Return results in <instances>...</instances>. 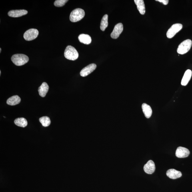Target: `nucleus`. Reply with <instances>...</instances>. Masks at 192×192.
Masks as SVG:
<instances>
[{"instance_id": "9d476101", "label": "nucleus", "mask_w": 192, "mask_h": 192, "mask_svg": "<svg viewBox=\"0 0 192 192\" xmlns=\"http://www.w3.org/2000/svg\"><path fill=\"white\" fill-rule=\"evenodd\" d=\"M144 171L148 174H152L155 172V164L152 160H149L144 165Z\"/></svg>"}, {"instance_id": "4be33fe9", "label": "nucleus", "mask_w": 192, "mask_h": 192, "mask_svg": "<svg viewBox=\"0 0 192 192\" xmlns=\"http://www.w3.org/2000/svg\"><path fill=\"white\" fill-rule=\"evenodd\" d=\"M69 1L67 0H56L55 2L54 5L56 7H62L65 4Z\"/></svg>"}, {"instance_id": "393cba45", "label": "nucleus", "mask_w": 192, "mask_h": 192, "mask_svg": "<svg viewBox=\"0 0 192 192\" xmlns=\"http://www.w3.org/2000/svg\"><path fill=\"white\" fill-rule=\"evenodd\" d=\"M1 71H0V75H1Z\"/></svg>"}, {"instance_id": "2eb2a0df", "label": "nucleus", "mask_w": 192, "mask_h": 192, "mask_svg": "<svg viewBox=\"0 0 192 192\" xmlns=\"http://www.w3.org/2000/svg\"><path fill=\"white\" fill-rule=\"evenodd\" d=\"M49 89V86L46 82L42 83L38 89V91L40 96L42 97H45Z\"/></svg>"}, {"instance_id": "aec40b11", "label": "nucleus", "mask_w": 192, "mask_h": 192, "mask_svg": "<svg viewBox=\"0 0 192 192\" xmlns=\"http://www.w3.org/2000/svg\"><path fill=\"white\" fill-rule=\"evenodd\" d=\"M108 16L107 14L104 15L101 19V29L102 31H104L108 25Z\"/></svg>"}, {"instance_id": "5701e85b", "label": "nucleus", "mask_w": 192, "mask_h": 192, "mask_svg": "<svg viewBox=\"0 0 192 192\" xmlns=\"http://www.w3.org/2000/svg\"><path fill=\"white\" fill-rule=\"evenodd\" d=\"M157 1L159 2L162 3L164 5H167L169 3L168 0H156Z\"/></svg>"}, {"instance_id": "a211bd4d", "label": "nucleus", "mask_w": 192, "mask_h": 192, "mask_svg": "<svg viewBox=\"0 0 192 192\" xmlns=\"http://www.w3.org/2000/svg\"><path fill=\"white\" fill-rule=\"evenodd\" d=\"M21 101V98L18 95H14L7 100V104L10 105H15L19 104Z\"/></svg>"}, {"instance_id": "ddd939ff", "label": "nucleus", "mask_w": 192, "mask_h": 192, "mask_svg": "<svg viewBox=\"0 0 192 192\" xmlns=\"http://www.w3.org/2000/svg\"><path fill=\"white\" fill-rule=\"evenodd\" d=\"M192 71L190 69H187L186 71L181 80V85L183 86H186L190 80L192 76Z\"/></svg>"}, {"instance_id": "4468645a", "label": "nucleus", "mask_w": 192, "mask_h": 192, "mask_svg": "<svg viewBox=\"0 0 192 192\" xmlns=\"http://www.w3.org/2000/svg\"><path fill=\"white\" fill-rule=\"evenodd\" d=\"M142 109L145 117L147 119L149 118L152 113V111L150 106L146 103H143L142 106Z\"/></svg>"}, {"instance_id": "f8f14e48", "label": "nucleus", "mask_w": 192, "mask_h": 192, "mask_svg": "<svg viewBox=\"0 0 192 192\" xmlns=\"http://www.w3.org/2000/svg\"><path fill=\"white\" fill-rule=\"evenodd\" d=\"M166 174L170 178L173 179L178 178L182 176V173L181 171L173 169L168 170Z\"/></svg>"}, {"instance_id": "f257e3e1", "label": "nucleus", "mask_w": 192, "mask_h": 192, "mask_svg": "<svg viewBox=\"0 0 192 192\" xmlns=\"http://www.w3.org/2000/svg\"><path fill=\"white\" fill-rule=\"evenodd\" d=\"M64 56L67 59L75 61L78 58L79 53L75 47L71 46H68L65 50Z\"/></svg>"}, {"instance_id": "7ed1b4c3", "label": "nucleus", "mask_w": 192, "mask_h": 192, "mask_svg": "<svg viewBox=\"0 0 192 192\" xmlns=\"http://www.w3.org/2000/svg\"><path fill=\"white\" fill-rule=\"evenodd\" d=\"M85 11L83 9H75L72 11L70 15V21L72 22H77L82 19L85 17Z\"/></svg>"}, {"instance_id": "423d86ee", "label": "nucleus", "mask_w": 192, "mask_h": 192, "mask_svg": "<svg viewBox=\"0 0 192 192\" xmlns=\"http://www.w3.org/2000/svg\"><path fill=\"white\" fill-rule=\"evenodd\" d=\"M39 34L38 30L31 29L26 31L24 34V38L26 40L30 41L37 38Z\"/></svg>"}, {"instance_id": "412c9836", "label": "nucleus", "mask_w": 192, "mask_h": 192, "mask_svg": "<svg viewBox=\"0 0 192 192\" xmlns=\"http://www.w3.org/2000/svg\"><path fill=\"white\" fill-rule=\"evenodd\" d=\"M39 121L42 125L45 127L49 126L51 124L50 119L47 117H43L40 118Z\"/></svg>"}, {"instance_id": "f03ea898", "label": "nucleus", "mask_w": 192, "mask_h": 192, "mask_svg": "<svg viewBox=\"0 0 192 192\" xmlns=\"http://www.w3.org/2000/svg\"><path fill=\"white\" fill-rule=\"evenodd\" d=\"M11 60L15 65L21 66L27 63L29 58L27 56L23 54H17L12 56Z\"/></svg>"}, {"instance_id": "0eeeda50", "label": "nucleus", "mask_w": 192, "mask_h": 192, "mask_svg": "<svg viewBox=\"0 0 192 192\" xmlns=\"http://www.w3.org/2000/svg\"><path fill=\"white\" fill-rule=\"evenodd\" d=\"M96 68L97 65L95 64H90L82 70L80 75L83 77H86L94 71Z\"/></svg>"}, {"instance_id": "1a4fd4ad", "label": "nucleus", "mask_w": 192, "mask_h": 192, "mask_svg": "<svg viewBox=\"0 0 192 192\" xmlns=\"http://www.w3.org/2000/svg\"><path fill=\"white\" fill-rule=\"evenodd\" d=\"M190 153L189 150L187 148L179 147L176 150L175 155L178 158H184L188 156Z\"/></svg>"}, {"instance_id": "f3484780", "label": "nucleus", "mask_w": 192, "mask_h": 192, "mask_svg": "<svg viewBox=\"0 0 192 192\" xmlns=\"http://www.w3.org/2000/svg\"><path fill=\"white\" fill-rule=\"evenodd\" d=\"M79 40L81 43L89 45L91 43V39L90 36L85 34H81L78 37Z\"/></svg>"}, {"instance_id": "9b49d317", "label": "nucleus", "mask_w": 192, "mask_h": 192, "mask_svg": "<svg viewBox=\"0 0 192 192\" xmlns=\"http://www.w3.org/2000/svg\"><path fill=\"white\" fill-rule=\"evenodd\" d=\"M27 13L25 10H11L8 13V15L10 17L18 18L27 14Z\"/></svg>"}, {"instance_id": "39448f33", "label": "nucleus", "mask_w": 192, "mask_h": 192, "mask_svg": "<svg viewBox=\"0 0 192 192\" xmlns=\"http://www.w3.org/2000/svg\"><path fill=\"white\" fill-rule=\"evenodd\" d=\"M183 25L181 24H173L168 30L167 33V36L168 38L171 39L176 34L182 29Z\"/></svg>"}, {"instance_id": "b1692460", "label": "nucleus", "mask_w": 192, "mask_h": 192, "mask_svg": "<svg viewBox=\"0 0 192 192\" xmlns=\"http://www.w3.org/2000/svg\"><path fill=\"white\" fill-rule=\"evenodd\" d=\"M2 49L1 48H0V53H1Z\"/></svg>"}, {"instance_id": "6ab92c4d", "label": "nucleus", "mask_w": 192, "mask_h": 192, "mask_svg": "<svg viewBox=\"0 0 192 192\" xmlns=\"http://www.w3.org/2000/svg\"><path fill=\"white\" fill-rule=\"evenodd\" d=\"M14 123L16 125L22 127H25L27 125V120L23 117L16 119L14 121Z\"/></svg>"}, {"instance_id": "6e6552de", "label": "nucleus", "mask_w": 192, "mask_h": 192, "mask_svg": "<svg viewBox=\"0 0 192 192\" xmlns=\"http://www.w3.org/2000/svg\"><path fill=\"white\" fill-rule=\"evenodd\" d=\"M123 30V25L121 23H120L116 25L114 28L113 32L111 34V37L112 38L117 39L119 37L122 32Z\"/></svg>"}, {"instance_id": "20e7f679", "label": "nucleus", "mask_w": 192, "mask_h": 192, "mask_svg": "<svg viewBox=\"0 0 192 192\" xmlns=\"http://www.w3.org/2000/svg\"><path fill=\"white\" fill-rule=\"evenodd\" d=\"M192 42L191 40L187 39L184 41L178 46L177 53L179 54L184 55L187 53L190 49Z\"/></svg>"}, {"instance_id": "dca6fc26", "label": "nucleus", "mask_w": 192, "mask_h": 192, "mask_svg": "<svg viewBox=\"0 0 192 192\" xmlns=\"http://www.w3.org/2000/svg\"><path fill=\"white\" fill-rule=\"evenodd\" d=\"M134 2L140 13L142 15L145 14L146 12L145 7L143 0H135Z\"/></svg>"}]
</instances>
